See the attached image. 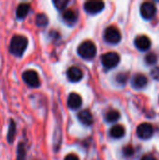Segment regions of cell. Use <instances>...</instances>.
Here are the masks:
<instances>
[{
  "label": "cell",
  "instance_id": "obj_1",
  "mask_svg": "<svg viewBox=\"0 0 159 160\" xmlns=\"http://www.w3.org/2000/svg\"><path fill=\"white\" fill-rule=\"evenodd\" d=\"M28 46V39L22 35H15L10 40L9 52L18 57H21Z\"/></svg>",
  "mask_w": 159,
  "mask_h": 160
},
{
  "label": "cell",
  "instance_id": "obj_2",
  "mask_svg": "<svg viewBox=\"0 0 159 160\" xmlns=\"http://www.w3.org/2000/svg\"><path fill=\"white\" fill-rule=\"evenodd\" d=\"M77 52L82 58L85 60H92L97 54V47L93 41L85 40L79 45Z\"/></svg>",
  "mask_w": 159,
  "mask_h": 160
},
{
  "label": "cell",
  "instance_id": "obj_3",
  "mask_svg": "<svg viewBox=\"0 0 159 160\" xmlns=\"http://www.w3.org/2000/svg\"><path fill=\"white\" fill-rule=\"evenodd\" d=\"M120 62V55L115 52H108L101 56V63L107 69L115 68Z\"/></svg>",
  "mask_w": 159,
  "mask_h": 160
},
{
  "label": "cell",
  "instance_id": "obj_4",
  "mask_svg": "<svg viewBox=\"0 0 159 160\" xmlns=\"http://www.w3.org/2000/svg\"><path fill=\"white\" fill-rule=\"evenodd\" d=\"M121 38H122V36H121V33L117 27L112 25V26H109L105 29L104 39L106 40V42L112 44V45H115L121 41Z\"/></svg>",
  "mask_w": 159,
  "mask_h": 160
},
{
  "label": "cell",
  "instance_id": "obj_5",
  "mask_svg": "<svg viewBox=\"0 0 159 160\" xmlns=\"http://www.w3.org/2000/svg\"><path fill=\"white\" fill-rule=\"evenodd\" d=\"M104 7H105V3L103 1H99V0L86 1L83 5L84 10L88 14H91V15H95V14L101 12L104 9Z\"/></svg>",
  "mask_w": 159,
  "mask_h": 160
},
{
  "label": "cell",
  "instance_id": "obj_6",
  "mask_svg": "<svg viewBox=\"0 0 159 160\" xmlns=\"http://www.w3.org/2000/svg\"><path fill=\"white\" fill-rule=\"evenodd\" d=\"M22 80L24 81V82L33 88H37L39 86L40 84V81H39V76L37 73V71L33 70V69H29V70H25L22 73Z\"/></svg>",
  "mask_w": 159,
  "mask_h": 160
},
{
  "label": "cell",
  "instance_id": "obj_7",
  "mask_svg": "<svg viewBox=\"0 0 159 160\" xmlns=\"http://www.w3.org/2000/svg\"><path fill=\"white\" fill-rule=\"evenodd\" d=\"M141 15L145 20H151L157 14V7L153 2H143L140 8Z\"/></svg>",
  "mask_w": 159,
  "mask_h": 160
},
{
  "label": "cell",
  "instance_id": "obj_8",
  "mask_svg": "<svg viewBox=\"0 0 159 160\" xmlns=\"http://www.w3.org/2000/svg\"><path fill=\"white\" fill-rule=\"evenodd\" d=\"M136 133L138 137L142 140H148L154 134V128L149 123H142L138 126Z\"/></svg>",
  "mask_w": 159,
  "mask_h": 160
},
{
  "label": "cell",
  "instance_id": "obj_9",
  "mask_svg": "<svg viewBox=\"0 0 159 160\" xmlns=\"http://www.w3.org/2000/svg\"><path fill=\"white\" fill-rule=\"evenodd\" d=\"M134 44L136 46V48L142 52H146L150 49L151 47V39L147 37V36H138L135 40H134Z\"/></svg>",
  "mask_w": 159,
  "mask_h": 160
},
{
  "label": "cell",
  "instance_id": "obj_10",
  "mask_svg": "<svg viewBox=\"0 0 159 160\" xmlns=\"http://www.w3.org/2000/svg\"><path fill=\"white\" fill-rule=\"evenodd\" d=\"M67 76L68 78V80L72 82H80L82 77H83V73L82 71V69L78 67H70L67 71Z\"/></svg>",
  "mask_w": 159,
  "mask_h": 160
},
{
  "label": "cell",
  "instance_id": "obj_11",
  "mask_svg": "<svg viewBox=\"0 0 159 160\" xmlns=\"http://www.w3.org/2000/svg\"><path fill=\"white\" fill-rule=\"evenodd\" d=\"M82 104V97L77 93H70L67 98V107L71 110L79 109Z\"/></svg>",
  "mask_w": 159,
  "mask_h": 160
},
{
  "label": "cell",
  "instance_id": "obj_12",
  "mask_svg": "<svg viewBox=\"0 0 159 160\" xmlns=\"http://www.w3.org/2000/svg\"><path fill=\"white\" fill-rule=\"evenodd\" d=\"M77 117H78L79 121H80L82 125H84V126H86V127H90V126L93 125L94 118H93L92 113H91L90 111H88V110L81 111L80 112H78Z\"/></svg>",
  "mask_w": 159,
  "mask_h": 160
},
{
  "label": "cell",
  "instance_id": "obj_13",
  "mask_svg": "<svg viewBox=\"0 0 159 160\" xmlns=\"http://www.w3.org/2000/svg\"><path fill=\"white\" fill-rule=\"evenodd\" d=\"M148 82V80H147V77L144 76L143 74H136L133 78H132V87L137 89V90H140V89H142L146 86Z\"/></svg>",
  "mask_w": 159,
  "mask_h": 160
},
{
  "label": "cell",
  "instance_id": "obj_14",
  "mask_svg": "<svg viewBox=\"0 0 159 160\" xmlns=\"http://www.w3.org/2000/svg\"><path fill=\"white\" fill-rule=\"evenodd\" d=\"M63 21L68 25H74L78 21V14L73 9H67L62 15Z\"/></svg>",
  "mask_w": 159,
  "mask_h": 160
},
{
  "label": "cell",
  "instance_id": "obj_15",
  "mask_svg": "<svg viewBox=\"0 0 159 160\" xmlns=\"http://www.w3.org/2000/svg\"><path fill=\"white\" fill-rule=\"evenodd\" d=\"M126 129L121 125H115L110 129V135L113 139H121L125 136Z\"/></svg>",
  "mask_w": 159,
  "mask_h": 160
},
{
  "label": "cell",
  "instance_id": "obj_16",
  "mask_svg": "<svg viewBox=\"0 0 159 160\" xmlns=\"http://www.w3.org/2000/svg\"><path fill=\"white\" fill-rule=\"evenodd\" d=\"M30 9V5L27 3H22L17 7L16 9V17L18 19H23L26 17Z\"/></svg>",
  "mask_w": 159,
  "mask_h": 160
},
{
  "label": "cell",
  "instance_id": "obj_17",
  "mask_svg": "<svg viewBox=\"0 0 159 160\" xmlns=\"http://www.w3.org/2000/svg\"><path fill=\"white\" fill-rule=\"evenodd\" d=\"M119 118H120V112L115 110H112V111L108 112L105 116V120L108 123H114V122L118 121Z\"/></svg>",
  "mask_w": 159,
  "mask_h": 160
},
{
  "label": "cell",
  "instance_id": "obj_18",
  "mask_svg": "<svg viewBox=\"0 0 159 160\" xmlns=\"http://www.w3.org/2000/svg\"><path fill=\"white\" fill-rule=\"evenodd\" d=\"M48 22H49V19H48V17L45 14L39 13V14L37 15V17H36V23H37V26L44 27V26H46L48 24Z\"/></svg>",
  "mask_w": 159,
  "mask_h": 160
},
{
  "label": "cell",
  "instance_id": "obj_19",
  "mask_svg": "<svg viewBox=\"0 0 159 160\" xmlns=\"http://www.w3.org/2000/svg\"><path fill=\"white\" fill-rule=\"evenodd\" d=\"M157 56L153 52H150L145 56V62H146V64H148L150 66L155 65L157 63Z\"/></svg>",
  "mask_w": 159,
  "mask_h": 160
},
{
  "label": "cell",
  "instance_id": "obj_20",
  "mask_svg": "<svg viewBox=\"0 0 159 160\" xmlns=\"http://www.w3.org/2000/svg\"><path fill=\"white\" fill-rule=\"evenodd\" d=\"M14 134H15V124L13 121H10V125H9V128H8V133H7V140L8 142L11 143L14 138Z\"/></svg>",
  "mask_w": 159,
  "mask_h": 160
},
{
  "label": "cell",
  "instance_id": "obj_21",
  "mask_svg": "<svg viewBox=\"0 0 159 160\" xmlns=\"http://www.w3.org/2000/svg\"><path fill=\"white\" fill-rule=\"evenodd\" d=\"M53 4L57 9L61 10L67 8V6L68 5V1L67 0H54Z\"/></svg>",
  "mask_w": 159,
  "mask_h": 160
},
{
  "label": "cell",
  "instance_id": "obj_22",
  "mask_svg": "<svg viewBox=\"0 0 159 160\" xmlns=\"http://www.w3.org/2000/svg\"><path fill=\"white\" fill-rule=\"evenodd\" d=\"M127 73H119L117 76H116V82L118 83H121V84H126L127 81Z\"/></svg>",
  "mask_w": 159,
  "mask_h": 160
},
{
  "label": "cell",
  "instance_id": "obj_23",
  "mask_svg": "<svg viewBox=\"0 0 159 160\" xmlns=\"http://www.w3.org/2000/svg\"><path fill=\"white\" fill-rule=\"evenodd\" d=\"M24 146L22 143H21L18 146V160H24Z\"/></svg>",
  "mask_w": 159,
  "mask_h": 160
},
{
  "label": "cell",
  "instance_id": "obj_24",
  "mask_svg": "<svg viewBox=\"0 0 159 160\" xmlns=\"http://www.w3.org/2000/svg\"><path fill=\"white\" fill-rule=\"evenodd\" d=\"M133 148L130 146V145H128V146H127V147H125L124 148V154H125V156H127V157H129V156H131L132 154H133Z\"/></svg>",
  "mask_w": 159,
  "mask_h": 160
},
{
  "label": "cell",
  "instance_id": "obj_25",
  "mask_svg": "<svg viewBox=\"0 0 159 160\" xmlns=\"http://www.w3.org/2000/svg\"><path fill=\"white\" fill-rule=\"evenodd\" d=\"M151 74H152L153 78H155V79H157V80H159V68H154V69L152 70Z\"/></svg>",
  "mask_w": 159,
  "mask_h": 160
},
{
  "label": "cell",
  "instance_id": "obj_26",
  "mask_svg": "<svg viewBox=\"0 0 159 160\" xmlns=\"http://www.w3.org/2000/svg\"><path fill=\"white\" fill-rule=\"evenodd\" d=\"M141 160H157V158L153 156V155H151V154H147V155H144Z\"/></svg>",
  "mask_w": 159,
  "mask_h": 160
},
{
  "label": "cell",
  "instance_id": "obj_27",
  "mask_svg": "<svg viewBox=\"0 0 159 160\" xmlns=\"http://www.w3.org/2000/svg\"><path fill=\"white\" fill-rule=\"evenodd\" d=\"M64 160H80V159H79V158H78L76 155H74V154H69V155H67V156L65 158V159Z\"/></svg>",
  "mask_w": 159,
  "mask_h": 160
}]
</instances>
